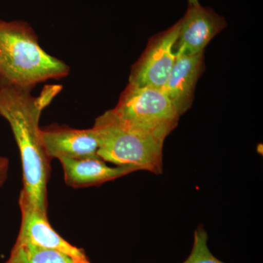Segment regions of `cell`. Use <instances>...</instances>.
Listing matches in <instances>:
<instances>
[{
    "instance_id": "obj_1",
    "label": "cell",
    "mask_w": 263,
    "mask_h": 263,
    "mask_svg": "<svg viewBox=\"0 0 263 263\" xmlns=\"http://www.w3.org/2000/svg\"><path fill=\"white\" fill-rule=\"evenodd\" d=\"M62 89L60 84L46 85L34 96L28 88L3 84L0 89V116L9 123L22 159L24 188L20 195L46 214L51 160L41 142L39 122L43 110Z\"/></svg>"
},
{
    "instance_id": "obj_2",
    "label": "cell",
    "mask_w": 263,
    "mask_h": 263,
    "mask_svg": "<svg viewBox=\"0 0 263 263\" xmlns=\"http://www.w3.org/2000/svg\"><path fill=\"white\" fill-rule=\"evenodd\" d=\"M70 68L41 46L37 34L24 21L0 20V79L3 84L34 89L36 85L60 80Z\"/></svg>"
},
{
    "instance_id": "obj_3",
    "label": "cell",
    "mask_w": 263,
    "mask_h": 263,
    "mask_svg": "<svg viewBox=\"0 0 263 263\" xmlns=\"http://www.w3.org/2000/svg\"><path fill=\"white\" fill-rule=\"evenodd\" d=\"M92 128L98 140V155L105 162L162 174L166 135L124 122L110 110L97 118Z\"/></svg>"
},
{
    "instance_id": "obj_4",
    "label": "cell",
    "mask_w": 263,
    "mask_h": 263,
    "mask_svg": "<svg viewBox=\"0 0 263 263\" xmlns=\"http://www.w3.org/2000/svg\"><path fill=\"white\" fill-rule=\"evenodd\" d=\"M110 111L124 122L168 136L181 114L162 89L128 84Z\"/></svg>"
},
{
    "instance_id": "obj_5",
    "label": "cell",
    "mask_w": 263,
    "mask_h": 263,
    "mask_svg": "<svg viewBox=\"0 0 263 263\" xmlns=\"http://www.w3.org/2000/svg\"><path fill=\"white\" fill-rule=\"evenodd\" d=\"M180 22L151 38L139 60L132 67L129 84L163 90L174 67L175 45Z\"/></svg>"
},
{
    "instance_id": "obj_6",
    "label": "cell",
    "mask_w": 263,
    "mask_h": 263,
    "mask_svg": "<svg viewBox=\"0 0 263 263\" xmlns=\"http://www.w3.org/2000/svg\"><path fill=\"white\" fill-rule=\"evenodd\" d=\"M179 22V37L174 51L183 54L203 53L205 46L226 27L224 17L200 5L189 6Z\"/></svg>"
},
{
    "instance_id": "obj_7",
    "label": "cell",
    "mask_w": 263,
    "mask_h": 263,
    "mask_svg": "<svg viewBox=\"0 0 263 263\" xmlns=\"http://www.w3.org/2000/svg\"><path fill=\"white\" fill-rule=\"evenodd\" d=\"M18 204L22 224L16 243L59 251L75 259H87L82 249L71 245L53 229L48 214L33 207L22 195H19Z\"/></svg>"
},
{
    "instance_id": "obj_8",
    "label": "cell",
    "mask_w": 263,
    "mask_h": 263,
    "mask_svg": "<svg viewBox=\"0 0 263 263\" xmlns=\"http://www.w3.org/2000/svg\"><path fill=\"white\" fill-rule=\"evenodd\" d=\"M40 137L50 160L99 157L98 140L92 127L79 129L53 125L41 129Z\"/></svg>"
},
{
    "instance_id": "obj_9",
    "label": "cell",
    "mask_w": 263,
    "mask_h": 263,
    "mask_svg": "<svg viewBox=\"0 0 263 263\" xmlns=\"http://www.w3.org/2000/svg\"><path fill=\"white\" fill-rule=\"evenodd\" d=\"M203 66V53L194 55L176 53L174 67L163 91L181 116L191 107Z\"/></svg>"
},
{
    "instance_id": "obj_10",
    "label": "cell",
    "mask_w": 263,
    "mask_h": 263,
    "mask_svg": "<svg viewBox=\"0 0 263 263\" xmlns=\"http://www.w3.org/2000/svg\"><path fill=\"white\" fill-rule=\"evenodd\" d=\"M67 186L86 188L97 186L136 171L129 166L110 167L100 157L60 160Z\"/></svg>"
},
{
    "instance_id": "obj_11",
    "label": "cell",
    "mask_w": 263,
    "mask_h": 263,
    "mask_svg": "<svg viewBox=\"0 0 263 263\" xmlns=\"http://www.w3.org/2000/svg\"><path fill=\"white\" fill-rule=\"evenodd\" d=\"M5 263H76V259L59 251L15 243Z\"/></svg>"
},
{
    "instance_id": "obj_12",
    "label": "cell",
    "mask_w": 263,
    "mask_h": 263,
    "mask_svg": "<svg viewBox=\"0 0 263 263\" xmlns=\"http://www.w3.org/2000/svg\"><path fill=\"white\" fill-rule=\"evenodd\" d=\"M183 263H224L211 252L208 247V234L203 227L200 226L195 230L191 253Z\"/></svg>"
},
{
    "instance_id": "obj_13",
    "label": "cell",
    "mask_w": 263,
    "mask_h": 263,
    "mask_svg": "<svg viewBox=\"0 0 263 263\" xmlns=\"http://www.w3.org/2000/svg\"><path fill=\"white\" fill-rule=\"evenodd\" d=\"M9 171V161L6 157H0V188L3 186L8 179Z\"/></svg>"
},
{
    "instance_id": "obj_14",
    "label": "cell",
    "mask_w": 263,
    "mask_h": 263,
    "mask_svg": "<svg viewBox=\"0 0 263 263\" xmlns=\"http://www.w3.org/2000/svg\"><path fill=\"white\" fill-rule=\"evenodd\" d=\"M189 6H195V5H200L199 0H188Z\"/></svg>"
},
{
    "instance_id": "obj_15",
    "label": "cell",
    "mask_w": 263,
    "mask_h": 263,
    "mask_svg": "<svg viewBox=\"0 0 263 263\" xmlns=\"http://www.w3.org/2000/svg\"><path fill=\"white\" fill-rule=\"evenodd\" d=\"M76 263H91L88 260V259H76Z\"/></svg>"
},
{
    "instance_id": "obj_16",
    "label": "cell",
    "mask_w": 263,
    "mask_h": 263,
    "mask_svg": "<svg viewBox=\"0 0 263 263\" xmlns=\"http://www.w3.org/2000/svg\"><path fill=\"white\" fill-rule=\"evenodd\" d=\"M2 85H3V83H2L1 79H0V89H1Z\"/></svg>"
}]
</instances>
